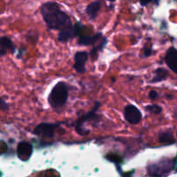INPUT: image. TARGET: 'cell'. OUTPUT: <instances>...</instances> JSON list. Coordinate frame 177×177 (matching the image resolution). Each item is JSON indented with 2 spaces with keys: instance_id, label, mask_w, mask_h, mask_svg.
Here are the masks:
<instances>
[{
  "instance_id": "cell-1",
  "label": "cell",
  "mask_w": 177,
  "mask_h": 177,
  "mask_svg": "<svg viewBox=\"0 0 177 177\" xmlns=\"http://www.w3.org/2000/svg\"><path fill=\"white\" fill-rule=\"evenodd\" d=\"M41 14L46 26L51 30L62 31L73 26L70 17L61 9L57 3H44L41 7Z\"/></svg>"
},
{
  "instance_id": "cell-2",
  "label": "cell",
  "mask_w": 177,
  "mask_h": 177,
  "mask_svg": "<svg viewBox=\"0 0 177 177\" xmlns=\"http://www.w3.org/2000/svg\"><path fill=\"white\" fill-rule=\"evenodd\" d=\"M68 86L64 81H59L56 83L52 88L48 98L50 106L55 111H59L62 109L66 105L68 99Z\"/></svg>"
},
{
  "instance_id": "cell-3",
  "label": "cell",
  "mask_w": 177,
  "mask_h": 177,
  "mask_svg": "<svg viewBox=\"0 0 177 177\" xmlns=\"http://www.w3.org/2000/svg\"><path fill=\"white\" fill-rule=\"evenodd\" d=\"M99 106H100V102L99 101L95 102L94 107L91 111H88L87 113L83 114L78 120H76V122L74 123V129H75V132L80 136H85L90 133V130L84 127V125L86 122H94V123L99 122V116L97 114V112Z\"/></svg>"
},
{
  "instance_id": "cell-4",
  "label": "cell",
  "mask_w": 177,
  "mask_h": 177,
  "mask_svg": "<svg viewBox=\"0 0 177 177\" xmlns=\"http://www.w3.org/2000/svg\"><path fill=\"white\" fill-rule=\"evenodd\" d=\"M60 126L59 124H53V123H41L37 125L33 133L40 137L43 138H53L55 136V133L56 129Z\"/></svg>"
},
{
  "instance_id": "cell-5",
  "label": "cell",
  "mask_w": 177,
  "mask_h": 177,
  "mask_svg": "<svg viewBox=\"0 0 177 177\" xmlns=\"http://www.w3.org/2000/svg\"><path fill=\"white\" fill-rule=\"evenodd\" d=\"M84 25L80 22H76L72 28L67 29L65 30L60 31L57 36V39L61 43H66L71 39L78 37L80 34H82V29H84Z\"/></svg>"
},
{
  "instance_id": "cell-6",
  "label": "cell",
  "mask_w": 177,
  "mask_h": 177,
  "mask_svg": "<svg viewBox=\"0 0 177 177\" xmlns=\"http://www.w3.org/2000/svg\"><path fill=\"white\" fill-rule=\"evenodd\" d=\"M124 117L125 119L131 125H138L142 121V112L140 110L133 106V105H128L124 109Z\"/></svg>"
},
{
  "instance_id": "cell-7",
  "label": "cell",
  "mask_w": 177,
  "mask_h": 177,
  "mask_svg": "<svg viewBox=\"0 0 177 177\" xmlns=\"http://www.w3.org/2000/svg\"><path fill=\"white\" fill-rule=\"evenodd\" d=\"M88 57V53L86 51H78L74 54V64L73 67L78 73H84L86 72V63Z\"/></svg>"
},
{
  "instance_id": "cell-8",
  "label": "cell",
  "mask_w": 177,
  "mask_h": 177,
  "mask_svg": "<svg viewBox=\"0 0 177 177\" xmlns=\"http://www.w3.org/2000/svg\"><path fill=\"white\" fill-rule=\"evenodd\" d=\"M164 61L168 67L177 74V49L174 47H170L166 51Z\"/></svg>"
},
{
  "instance_id": "cell-9",
  "label": "cell",
  "mask_w": 177,
  "mask_h": 177,
  "mask_svg": "<svg viewBox=\"0 0 177 177\" xmlns=\"http://www.w3.org/2000/svg\"><path fill=\"white\" fill-rule=\"evenodd\" d=\"M33 154V146L28 142H20L17 147V155L22 161H27Z\"/></svg>"
},
{
  "instance_id": "cell-10",
  "label": "cell",
  "mask_w": 177,
  "mask_h": 177,
  "mask_svg": "<svg viewBox=\"0 0 177 177\" xmlns=\"http://www.w3.org/2000/svg\"><path fill=\"white\" fill-rule=\"evenodd\" d=\"M101 38H103L102 34L97 33L95 35H86V34H80L78 36V40L77 43L79 45L81 46H90V45H93L96 43L97 42H99Z\"/></svg>"
},
{
  "instance_id": "cell-11",
  "label": "cell",
  "mask_w": 177,
  "mask_h": 177,
  "mask_svg": "<svg viewBox=\"0 0 177 177\" xmlns=\"http://www.w3.org/2000/svg\"><path fill=\"white\" fill-rule=\"evenodd\" d=\"M8 51L14 53L15 47H14L12 41L9 37L3 36L0 39V55H1V56L5 55Z\"/></svg>"
},
{
  "instance_id": "cell-12",
  "label": "cell",
  "mask_w": 177,
  "mask_h": 177,
  "mask_svg": "<svg viewBox=\"0 0 177 177\" xmlns=\"http://www.w3.org/2000/svg\"><path fill=\"white\" fill-rule=\"evenodd\" d=\"M158 141L160 143H165V144H171L176 142L174 134L171 130H166L159 133Z\"/></svg>"
},
{
  "instance_id": "cell-13",
  "label": "cell",
  "mask_w": 177,
  "mask_h": 177,
  "mask_svg": "<svg viewBox=\"0 0 177 177\" xmlns=\"http://www.w3.org/2000/svg\"><path fill=\"white\" fill-rule=\"evenodd\" d=\"M100 7H101V4H100V2L99 1H94L87 5L86 9V12L88 15L89 18L91 20H94L97 17V15L100 10Z\"/></svg>"
},
{
  "instance_id": "cell-14",
  "label": "cell",
  "mask_w": 177,
  "mask_h": 177,
  "mask_svg": "<svg viewBox=\"0 0 177 177\" xmlns=\"http://www.w3.org/2000/svg\"><path fill=\"white\" fill-rule=\"evenodd\" d=\"M169 77L168 71L163 67H157L154 71V76L150 80V83H157L166 80Z\"/></svg>"
},
{
  "instance_id": "cell-15",
  "label": "cell",
  "mask_w": 177,
  "mask_h": 177,
  "mask_svg": "<svg viewBox=\"0 0 177 177\" xmlns=\"http://www.w3.org/2000/svg\"><path fill=\"white\" fill-rule=\"evenodd\" d=\"M106 43H107V40H106V38L105 37V38L103 39V41L101 42V43H100V44L98 45L97 47H93V48H92V50L90 51V57L92 58V61H94V60L98 59L99 53V52H101V51L104 49V48L106 47Z\"/></svg>"
},
{
  "instance_id": "cell-16",
  "label": "cell",
  "mask_w": 177,
  "mask_h": 177,
  "mask_svg": "<svg viewBox=\"0 0 177 177\" xmlns=\"http://www.w3.org/2000/svg\"><path fill=\"white\" fill-rule=\"evenodd\" d=\"M144 109H145V111H147L151 114H154V115H160L162 111V108L159 105H156V104H151V105L146 106L144 107Z\"/></svg>"
},
{
  "instance_id": "cell-17",
  "label": "cell",
  "mask_w": 177,
  "mask_h": 177,
  "mask_svg": "<svg viewBox=\"0 0 177 177\" xmlns=\"http://www.w3.org/2000/svg\"><path fill=\"white\" fill-rule=\"evenodd\" d=\"M0 108H1L2 111H6V110L9 109V106H8V104L4 101V99H3V98L0 99Z\"/></svg>"
},
{
  "instance_id": "cell-18",
  "label": "cell",
  "mask_w": 177,
  "mask_h": 177,
  "mask_svg": "<svg viewBox=\"0 0 177 177\" xmlns=\"http://www.w3.org/2000/svg\"><path fill=\"white\" fill-rule=\"evenodd\" d=\"M149 98L151 100H155V99H156L158 98V92L155 90H151L149 92Z\"/></svg>"
},
{
  "instance_id": "cell-19",
  "label": "cell",
  "mask_w": 177,
  "mask_h": 177,
  "mask_svg": "<svg viewBox=\"0 0 177 177\" xmlns=\"http://www.w3.org/2000/svg\"><path fill=\"white\" fill-rule=\"evenodd\" d=\"M151 55H152V48H145L143 56H144V57H149V56H150Z\"/></svg>"
},
{
  "instance_id": "cell-20",
  "label": "cell",
  "mask_w": 177,
  "mask_h": 177,
  "mask_svg": "<svg viewBox=\"0 0 177 177\" xmlns=\"http://www.w3.org/2000/svg\"><path fill=\"white\" fill-rule=\"evenodd\" d=\"M153 0H139V2H140V3H141V5L142 6H146V5H148L150 3H151Z\"/></svg>"
},
{
  "instance_id": "cell-21",
  "label": "cell",
  "mask_w": 177,
  "mask_h": 177,
  "mask_svg": "<svg viewBox=\"0 0 177 177\" xmlns=\"http://www.w3.org/2000/svg\"><path fill=\"white\" fill-rule=\"evenodd\" d=\"M174 116H175V118L177 119V106L174 109Z\"/></svg>"
},
{
  "instance_id": "cell-22",
  "label": "cell",
  "mask_w": 177,
  "mask_h": 177,
  "mask_svg": "<svg viewBox=\"0 0 177 177\" xmlns=\"http://www.w3.org/2000/svg\"><path fill=\"white\" fill-rule=\"evenodd\" d=\"M109 1H111V2H114L115 0H109Z\"/></svg>"
},
{
  "instance_id": "cell-23",
  "label": "cell",
  "mask_w": 177,
  "mask_h": 177,
  "mask_svg": "<svg viewBox=\"0 0 177 177\" xmlns=\"http://www.w3.org/2000/svg\"><path fill=\"white\" fill-rule=\"evenodd\" d=\"M176 136H177V132H176Z\"/></svg>"
}]
</instances>
